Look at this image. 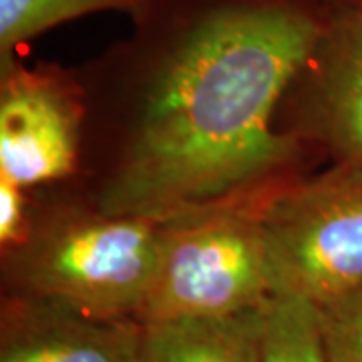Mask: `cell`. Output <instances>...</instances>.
Returning <instances> with one entry per match:
<instances>
[{"label":"cell","instance_id":"obj_1","mask_svg":"<svg viewBox=\"0 0 362 362\" xmlns=\"http://www.w3.org/2000/svg\"><path fill=\"white\" fill-rule=\"evenodd\" d=\"M322 37L316 18L286 4L199 18L156 71L99 214L169 223L230 207L278 175L296 145L274 115Z\"/></svg>","mask_w":362,"mask_h":362},{"label":"cell","instance_id":"obj_2","mask_svg":"<svg viewBox=\"0 0 362 362\" xmlns=\"http://www.w3.org/2000/svg\"><path fill=\"white\" fill-rule=\"evenodd\" d=\"M254 216L274 296L324 308L362 288V165L338 163Z\"/></svg>","mask_w":362,"mask_h":362},{"label":"cell","instance_id":"obj_3","mask_svg":"<svg viewBox=\"0 0 362 362\" xmlns=\"http://www.w3.org/2000/svg\"><path fill=\"white\" fill-rule=\"evenodd\" d=\"M159 254V223L99 214L52 226L26 250L18 276L28 298L93 318L137 320Z\"/></svg>","mask_w":362,"mask_h":362},{"label":"cell","instance_id":"obj_4","mask_svg":"<svg viewBox=\"0 0 362 362\" xmlns=\"http://www.w3.org/2000/svg\"><path fill=\"white\" fill-rule=\"evenodd\" d=\"M159 228V266L141 324L228 316L274 298L254 214L218 207Z\"/></svg>","mask_w":362,"mask_h":362},{"label":"cell","instance_id":"obj_5","mask_svg":"<svg viewBox=\"0 0 362 362\" xmlns=\"http://www.w3.org/2000/svg\"><path fill=\"white\" fill-rule=\"evenodd\" d=\"M77 159V111L49 78H6L0 99V177L37 185L71 173Z\"/></svg>","mask_w":362,"mask_h":362},{"label":"cell","instance_id":"obj_6","mask_svg":"<svg viewBox=\"0 0 362 362\" xmlns=\"http://www.w3.org/2000/svg\"><path fill=\"white\" fill-rule=\"evenodd\" d=\"M143 324L26 298L2 316L0 362H139Z\"/></svg>","mask_w":362,"mask_h":362},{"label":"cell","instance_id":"obj_7","mask_svg":"<svg viewBox=\"0 0 362 362\" xmlns=\"http://www.w3.org/2000/svg\"><path fill=\"white\" fill-rule=\"evenodd\" d=\"M316 125L340 163L362 165V0H356L316 51Z\"/></svg>","mask_w":362,"mask_h":362},{"label":"cell","instance_id":"obj_8","mask_svg":"<svg viewBox=\"0 0 362 362\" xmlns=\"http://www.w3.org/2000/svg\"><path fill=\"white\" fill-rule=\"evenodd\" d=\"M268 304L228 316L145 322L139 362H262Z\"/></svg>","mask_w":362,"mask_h":362},{"label":"cell","instance_id":"obj_9","mask_svg":"<svg viewBox=\"0 0 362 362\" xmlns=\"http://www.w3.org/2000/svg\"><path fill=\"white\" fill-rule=\"evenodd\" d=\"M262 362H328L316 304L296 296L272 298Z\"/></svg>","mask_w":362,"mask_h":362},{"label":"cell","instance_id":"obj_10","mask_svg":"<svg viewBox=\"0 0 362 362\" xmlns=\"http://www.w3.org/2000/svg\"><path fill=\"white\" fill-rule=\"evenodd\" d=\"M145 0H0V49L13 51L21 42L52 26L97 11L139 8Z\"/></svg>","mask_w":362,"mask_h":362},{"label":"cell","instance_id":"obj_11","mask_svg":"<svg viewBox=\"0 0 362 362\" xmlns=\"http://www.w3.org/2000/svg\"><path fill=\"white\" fill-rule=\"evenodd\" d=\"M318 310L328 362H362V288Z\"/></svg>","mask_w":362,"mask_h":362},{"label":"cell","instance_id":"obj_12","mask_svg":"<svg viewBox=\"0 0 362 362\" xmlns=\"http://www.w3.org/2000/svg\"><path fill=\"white\" fill-rule=\"evenodd\" d=\"M26 209L23 187L0 177V240L4 246L25 242Z\"/></svg>","mask_w":362,"mask_h":362}]
</instances>
